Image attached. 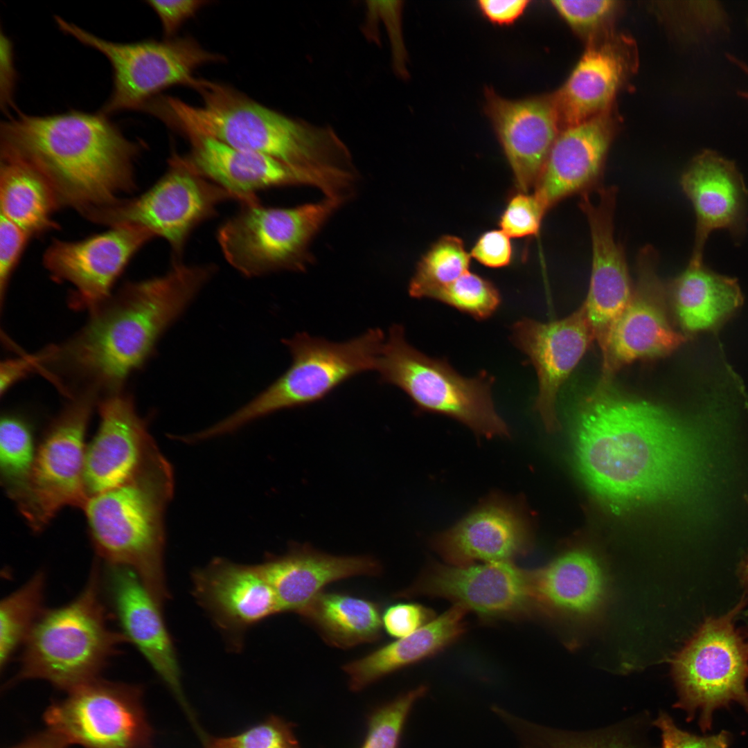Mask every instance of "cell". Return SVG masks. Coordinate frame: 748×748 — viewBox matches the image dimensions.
Returning <instances> with one entry per match:
<instances>
[{
    "mask_svg": "<svg viewBox=\"0 0 748 748\" xmlns=\"http://www.w3.org/2000/svg\"><path fill=\"white\" fill-rule=\"evenodd\" d=\"M574 436L582 479L612 513L677 501L694 486L697 455L688 427L610 382H600L582 400Z\"/></svg>",
    "mask_w": 748,
    "mask_h": 748,
    "instance_id": "6da1fadb",
    "label": "cell"
},
{
    "mask_svg": "<svg viewBox=\"0 0 748 748\" xmlns=\"http://www.w3.org/2000/svg\"><path fill=\"white\" fill-rule=\"evenodd\" d=\"M215 271L211 264L173 261L164 275L126 284L91 310L73 338L39 354L40 366L84 384L85 392L117 393Z\"/></svg>",
    "mask_w": 748,
    "mask_h": 748,
    "instance_id": "7a4b0ae2",
    "label": "cell"
},
{
    "mask_svg": "<svg viewBox=\"0 0 748 748\" xmlns=\"http://www.w3.org/2000/svg\"><path fill=\"white\" fill-rule=\"evenodd\" d=\"M141 146L101 112H18L1 126V151L27 162L48 184L60 208L84 217L135 190L134 161Z\"/></svg>",
    "mask_w": 748,
    "mask_h": 748,
    "instance_id": "3957f363",
    "label": "cell"
},
{
    "mask_svg": "<svg viewBox=\"0 0 748 748\" xmlns=\"http://www.w3.org/2000/svg\"><path fill=\"white\" fill-rule=\"evenodd\" d=\"M193 89L201 96L200 105L160 96L144 111L186 139H212L303 168H318L328 161L333 143L326 127L286 116L222 83L197 78Z\"/></svg>",
    "mask_w": 748,
    "mask_h": 748,
    "instance_id": "277c9868",
    "label": "cell"
},
{
    "mask_svg": "<svg viewBox=\"0 0 748 748\" xmlns=\"http://www.w3.org/2000/svg\"><path fill=\"white\" fill-rule=\"evenodd\" d=\"M173 490L172 467L161 454L127 482L88 497L82 508L98 559L134 571L161 607L170 597L164 515Z\"/></svg>",
    "mask_w": 748,
    "mask_h": 748,
    "instance_id": "5b68a950",
    "label": "cell"
},
{
    "mask_svg": "<svg viewBox=\"0 0 748 748\" xmlns=\"http://www.w3.org/2000/svg\"><path fill=\"white\" fill-rule=\"evenodd\" d=\"M96 559L82 591L67 604L45 609L22 645L15 679H41L70 691L97 678L121 645L102 599Z\"/></svg>",
    "mask_w": 748,
    "mask_h": 748,
    "instance_id": "8992f818",
    "label": "cell"
},
{
    "mask_svg": "<svg viewBox=\"0 0 748 748\" xmlns=\"http://www.w3.org/2000/svg\"><path fill=\"white\" fill-rule=\"evenodd\" d=\"M385 339L384 332L375 328L342 342L306 332L283 339L292 355L289 368L247 404L202 430L201 438L222 436L275 411L323 399L350 378L376 370Z\"/></svg>",
    "mask_w": 748,
    "mask_h": 748,
    "instance_id": "52a82bcc",
    "label": "cell"
},
{
    "mask_svg": "<svg viewBox=\"0 0 748 748\" xmlns=\"http://www.w3.org/2000/svg\"><path fill=\"white\" fill-rule=\"evenodd\" d=\"M376 370L382 382L402 390L421 411L451 417L488 438L509 435L492 400L494 377L486 371L461 375L447 361L409 344L400 325L390 328Z\"/></svg>",
    "mask_w": 748,
    "mask_h": 748,
    "instance_id": "ba28073f",
    "label": "cell"
},
{
    "mask_svg": "<svg viewBox=\"0 0 748 748\" xmlns=\"http://www.w3.org/2000/svg\"><path fill=\"white\" fill-rule=\"evenodd\" d=\"M345 202L326 197L292 208L241 204L218 229V243L227 262L247 277L304 271L313 261L312 240Z\"/></svg>",
    "mask_w": 748,
    "mask_h": 748,
    "instance_id": "9c48e42d",
    "label": "cell"
},
{
    "mask_svg": "<svg viewBox=\"0 0 748 748\" xmlns=\"http://www.w3.org/2000/svg\"><path fill=\"white\" fill-rule=\"evenodd\" d=\"M745 605L742 598L725 614L706 618L672 660L677 706L690 719L698 713L704 731L711 729L714 711L732 702L748 713V641L735 627Z\"/></svg>",
    "mask_w": 748,
    "mask_h": 748,
    "instance_id": "30bf717a",
    "label": "cell"
},
{
    "mask_svg": "<svg viewBox=\"0 0 748 748\" xmlns=\"http://www.w3.org/2000/svg\"><path fill=\"white\" fill-rule=\"evenodd\" d=\"M58 27L82 44L101 52L113 69V89L101 113L142 110L161 91L174 85L193 87L199 66L222 57L205 50L194 39L118 43L105 40L56 17Z\"/></svg>",
    "mask_w": 748,
    "mask_h": 748,
    "instance_id": "8fae6325",
    "label": "cell"
},
{
    "mask_svg": "<svg viewBox=\"0 0 748 748\" xmlns=\"http://www.w3.org/2000/svg\"><path fill=\"white\" fill-rule=\"evenodd\" d=\"M241 199L195 171L184 155L172 154L166 172L146 192L95 211L86 218L109 227L135 225L165 239L175 260L198 225L222 202Z\"/></svg>",
    "mask_w": 748,
    "mask_h": 748,
    "instance_id": "7c38bea8",
    "label": "cell"
},
{
    "mask_svg": "<svg viewBox=\"0 0 748 748\" xmlns=\"http://www.w3.org/2000/svg\"><path fill=\"white\" fill-rule=\"evenodd\" d=\"M96 395L82 393L51 422L37 445L29 479L15 501L28 526L43 530L63 508L87 499L85 435Z\"/></svg>",
    "mask_w": 748,
    "mask_h": 748,
    "instance_id": "4fadbf2b",
    "label": "cell"
},
{
    "mask_svg": "<svg viewBox=\"0 0 748 748\" xmlns=\"http://www.w3.org/2000/svg\"><path fill=\"white\" fill-rule=\"evenodd\" d=\"M45 714L48 730L85 748H148L152 731L136 686L98 678L69 691Z\"/></svg>",
    "mask_w": 748,
    "mask_h": 748,
    "instance_id": "5bb4252c",
    "label": "cell"
},
{
    "mask_svg": "<svg viewBox=\"0 0 748 748\" xmlns=\"http://www.w3.org/2000/svg\"><path fill=\"white\" fill-rule=\"evenodd\" d=\"M395 596L446 598L490 621L526 618L540 612L533 571L513 562L433 565Z\"/></svg>",
    "mask_w": 748,
    "mask_h": 748,
    "instance_id": "9a60e30c",
    "label": "cell"
},
{
    "mask_svg": "<svg viewBox=\"0 0 748 748\" xmlns=\"http://www.w3.org/2000/svg\"><path fill=\"white\" fill-rule=\"evenodd\" d=\"M190 150L184 155L199 174L238 197L241 204L258 202L256 193L274 187L310 186L327 197L346 196L353 188V174L343 169H306L273 157L235 149L201 136L188 139Z\"/></svg>",
    "mask_w": 748,
    "mask_h": 748,
    "instance_id": "2e32d148",
    "label": "cell"
},
{
    "mask_svg": "<svg viewBox=\"0 0 748 748\" xmlns=\"http://www.w3.org/2000/svg\"><path fill=\"white\" fill-rule=\"evenodd\" d=\"M654 250L646 247L637 258L638 282L632 298L601 344L603 376L609 382L623 366L636 360L670 355L687 337L671 325L662 305L666 287L656 272Z\"/></svg>",
    "mask_w": 748,
    "mask_h": 748,
    "instance_id": "e0dca14e",
    "label": "cell"
},
{
    "mask_svg": "<svg viewBox=\"0 0 748 748\" xmlns=\"http://www.w3.org/2000/svg\"><path fill=\"white\" fill-rule=\"evenodd\" d=\"M155 236L135 225H120L81 240H55L43 256L55 280L75 288L73 302L91 310L107 300L134 255Z\"/></svg>",
    "mask_w": 748,
    "mask_h": 748,
    "instance_id": "ac0fdd59",
    "label": "cell"
},
{
    "mask_svg": "<svg viewBox=\"0 0 748 748\" xmlns=\"http://www.w3.org/2000/svg\"><path fill=\"white\" fill-rule=\"evenodd\" d=\"M99 414L98 431L85 454L87 497L127 482L161 454L130 397L107 395Z\"/></svg>",
    "mask_w": 748,
    "mask_h": 748,
    "instance_id": "d6986e66",
    "label": "cell"
},
{
    "mask_svg": "<svg viewBox=\"0 0 748 748\" xmlns=\"http://www.w3.org/2000/svg\"><path fill=\"white\" fill-rule=\"evenodd\" d=\"M192 578L195 600L233 650L242 648L251 627L280 613L275 594L259 564L217 558L194 571Z\"/></svg>",
    "mask_w": 748,
    "mask_h": 748,
    "instance_id": "ffe728a7",
    "label": "cell"
},
{
    "mask_svg": "<svg viewBox=\"0 0 748 748\" xmlns=\"http://www.w3.org/2000/svg\"><path fill=\"white\" fill-rule=\"evenodd\" d=\"M512 339L534 366L538 381L535 409L549 431L558 427L557 396L562 385L595 340L582 305L562 319L540 322L522 318L512 328Z\"/></svg>",
    "mask_w": 748,
    "mask_h": 748,
    "instance_id": "44dd1931",
    "label": "cell"
},
{
    "mask_svg": "<svg viewBox=\"0 0 748 748\" xmlns=\"http://www.w3.org/2000/svg\"><path fill=\"white\" fill-rule=\"evenodd\" d=\"M616 195L615 188L598 186L582 193L579 204L589 224L592 251L583 304L599 346L633 293L624 251L614 237Z\"/></svg>",
    "mask_w": 748,
    "mask_h": 748,
    "instance_id": "7402d4cb",
    "label": "cell"
},
{
    "mask_svg": "<svg viewBox=\"0 0 748 748\" xmlns=\"http://www.w3.org/2000/svg\"><path fill=\"white\" fill-rule=\"evenodd\" d=\"M106 565L102 585L121 632L138 649L194 722V715L182 691L178 658L161 607L134 571L125 567Z\"/></svg>",
    "mask_w": 748,
    "mask_h": 748,
    "instance_id": "603a6c76",
    "label": "cell"
},
{
    "mask_svg": "<svg viewBox=\"0 0 748 748\" xmlns=\"http://www.w3.org/2000/svg\"><path fill=\"white\" fill-rule=\"evenodd\" d=\"M434 549L450 565L512 562L532 546L531 527L513 504L492 498L438 535Z\"/></svg>",
    "mask_w": 748,
    "mask_h": 748,
    "instance_id": "cb8c5ba5",
    "label": "cell"
},
{
    "mask_svg": "<svg viewBox=\"0 0 748 748\" xmlns=\"http://www.w3.org/2000/svg\"><path fill=\"white\" fill-rule=\"evenodd\" d=\"M696 216L691 258L703 260L706 241L714 230L726 229L736 240L747 222V190L734 162L712 150L693 158L680 180Z\"/></svg>",
    "mask_w": 748,
    "mask_h": 748,
    "instance_id": "d4e9b609",
    "label": "cell"
},
{
    "mask_svg": "<svg viewBox=\"0 0 748 748\" xmlns=\"http://www.w3.org/2000/svg\"><path fill=\"white\" fill-rule=\"evenodd\" d=\"M487 112L513 170L517 188H534L558 135L552 98L508 100L486 93Z\"/></svg>",
    "mask_w": 748,
    "mask_h": 748,
    "instance_id": "484cf974",
    "label": "cell"
},
{
    "mask_svg": "<svg viewBox=\"0 0 748 748\" xmlns=\"http://www.w3.org/2000/svg\"><path fill=\"white\" fill-rule=\"evenodd\" d=\"M610 141L609 123L600 115L558 134L534 187L546 211L565 197L598 187Z\"/></svg>",
    "mask_w": 748,
    "mask_h": 748,
    "instance_id": "4316f807",
    "label": "cell"
},
{
    "mask_svg": "<svg viewBox=\"0 0 748 748\" xmlns=\"http://www.w3.org/2000/svg\"><path fill=\"white\" fill-rule=\"evenodd\" d=\"M271 587L279 612L298 614L327 585L355 576H377L382 568L371 556H339L308 544H293L281 555L259 564Z\"/></svg>",
    "mask_w": 748,
    "mask_h": 748,
    "instance_id": "83f0119b",
    "label": "cell"
},
{
    "mask_svg": "<svg viewBox=\"0 0 748 748\" xmlns=\"http://www.w3.org/2000/svg\"><path fill=\"white\" fill-rule=\"evenodd\" d=\"M533 572L541 613L589 618L604 603L605 573L598 560L587 551L567 552Z\"/></svg>",
    "mask_w": 748,
    "mask_h": 748,
    "instance_id": "f1b7e54d",
    "label": "cell"
},
{
    "mask_svg": "<svg viewBox=\"0 0 748 748\" xmlns=\"http://www.w3.org/2000/svg\"><path fill=\"white\" fill-rule=\"evenodd\" d=\"M666 290L686 336L718 329L743 303L736 279L711 270L703 260L691 258Z\"/></svg>",
    "mask_w": 748,
    "mask_h": 748,
    "instance_id": "f546056e",
    "label": "cell"
},
{
    "mask_svg": "<svg viewBox=\"0 0 748 748\" xmlns=\"http://www.w3.org/2000/svg\"><path fill=\"white\" fill-rule=\"evenodd\" d=\"M626 54L612 42L589 46L553 97L565 128L600 115L612 100L627 70Z\"/></svg>",
    "mask_w": 748,
    "mask_h": 748,
    "instance_id": "4dcf8cb0",
    "label": "cell"
},
{
    "mask_svg": "<svg viewBox=\"0 0 748 748\" xmlns=\"http://www.w3.org/2000/svg\"><path fill=\"white\" fill-rule=\"evenodd\" d=\"M467 611L450 609L409 636L382 646L344 665L350 687L359 691L395 670L430 657L458 640L465 632Z\"/></svg>",
    "mask_w": 748,
    "mask_h": 748,
    "instance_id": "1f68e13d",
    "label": "cell"
},
{
    "mask_svg": "<svg viewBox=\"0 0 748 748\" xmlns=\"http://www.w3.org/2000/svg\"><path fill=\"white\" fill-rule=\"evenodd\" d=\"M380 605L368 599L322 591L299 613L331 646L346 649L382 636Z\"/></svg>",
    "mask_w": 748,
    "mask_h": 748,
    "instance_id": "d6a6232c",
    "label": "cell"
},
{
    "mask_svg": "<svg viewBox=\"0 0 748 748\" xmlns=\"http://www.w3.org/2000/svg\"><path fill=\"white\" fill-rule=\"evenodd\" d=\"M1 215L30 237L58 228L53 220L60 205L46 180L21 159L1 151Z\"/></svg>",
    "mask_w": 748,
    "mask_h": 748,
    "instance_id": "836d02e7",
    "label": "cell"
},
{
    "mask_svg": "<svg viewBox=\"0 0 748 748\" xmlns=\"http://www.w3.org/2000/svg\"><path fill=\"white\" fill-rule=\"evenodd\" d=\"M46 576L36 572L0 604V666H6L17 649L22 647L45 611Z\"/></svg>",
    "mask_w": 748,
    "mask_h": 748,
    "instance_id": "e575fe53",
    "label": "cell"
},
{
    "mask_svg": "<svg viewBox=\"0 0 748 748\" xmlns=\"http://www.w3.org/2000/svg\"><path fill=\"white\" fill-rule=\"evenodd\" d=\"M470 258L461 238L449 235L441 237L418 262L409 284V295L430 299L436 291L469 271Z\"/></svg>",
    "mask_w": 748,
    "mask_h": 748,
    "instance_id": "d590c367",
    "label": "cell"
},
{
    "mask_svg": "<svg viewBox=\"0 0 748 748\" xmlns=\"http://www.w3.org/2000/svg\"><path fill=\"white\" fill-rule=\"evenodd\" d=\"M37 446L31 427L22 418L5 415L0 425L1 481L14 501L24 489L35 463Z\"/></svg>",
    "mask_w": 748,
    "mask_h": 748,
    "instance_id": "8d00e7d4",
    "label": "cell"
},
{
    "mask_svg": "<svg viewBox=\"0 0 748 748\" xmlns=\"http://www.w3.org/2000/svg\"><path fill=\"white\" fill-rule=\"evenodd\" d=\"M504 723L514 734L519 748H636L611 733L580 734L542 727L508 713Z\"/></svg>",
    "mask_w": 748,
    "mask_h": 748,
    "instance_id": "74e56055",
    "label": "cell"
},
{
    "mask_svg": "<svg viewBox=\"0 0 748 748\" xmlns=\"http://www.w3.org/2000/svg\"><path fill=\"white\" fill-rule=\"evenodd\" d=\"M430 299L452 306L477 320L491 317L498 309L501 300L492 283L470 271L436 291Z\"/></svg>",
    "mask_w": 748,
    "mask_h": 748,
    "instance_id": "f35d334b",
    "label": "cell"
},
{
    "mask_svg": "<svg viewBox=\"0 0 748 748\" xmlns=\"http://www.w3.org/2000/svg\"><path fill=\"white\" fill-rule=\"evenodd\" d=\"M199 734L202 748H299L291 726L275 716L232 736L212 737L202 731Z\"/></svg>",
    "mask_w": 748,
    "mask_h": 748,
    "instance_id": "ab89813d",
    "label": "cell"
},
{
    "mask_svg": "<svg viewBox=\"0 0 748 748\" xmlns=\"http://www.w3.org/2000/svg\"><path fill=\"white\" fill-rule=\"evenodd\" d=\"M426 691L427 687L420 686L377 710L369 720L368 733L362 748H397L411 707Z\"/></svg>",
    "mask_w": 748,
    "mask_h": 748,
    "instance_id": "60d3db41",
    "label": "cell"
},
{
    "mask_svg": "<svg viewBox=\"0 0 748 748\" xmlns=\"http://www.w3.org/2000/svg\"><path fill=\"white\" fill-rule=\"evenodd\" d=\"M546 212L534 194L519 192L510 199L500 217L501 230L510 238L534 235Z\"/></svg>",
    "mask_w": 748,
    "mask_h": 748,
    "instance_id": "b9f144b4",
    "label": "cell"
},
{
    "mask_svg": "<svg viewBox=\"0 0 748 748\" xmlns=\"http://www.w3.org/2000/svg\"><path fill=\"white\" fill-rule=\"evenodd\" d=\"M31 237L1 215L0 295L3 300L11 276Z\"/></svg>",
    "mask_w": 748,
    "mask_h": 748,
    "instance_id": "7bdbcfd3",
    "label": "cell"
},
{
    "mask_svg": "<svg viewBox=\"0 0 748 748\" xmlns=\"http://www.w3.org/2000/svg\"><path fill=\"white\" fill-rule=\"evenodd\" d=\"M551 3L567 22L583 30L598 26L616 7V1L611 0H555Z\"/></svg>",
    "mask_w": 748,
    "mask_h": 748,
    "instance_id": "ee69618b",
    "label": "cell"
},
{
    "mask_svg": "<svg viewBox=\"0 0 748 748\" xmlns=\"http://www.w3.org/2000/svg\"><path fill=\"white\" fill-rule=\"evenodd\" d=\"M434 618L433 611L417 603H398L382 614L383 629L400 639L410 635Z\"/></svg>",
    "mask_w": 748,
    "mask_h": 748,
    "instance_id": "f6af8a7d",
    "label": "cell"
},
{
    "mask_svg": "<svg viewBox=\"0 0 748 748\" xmlns=\"http://www.w3.org/2000/svg\"><path fill=\"white\" fill-rule=\"evenodd\" d=\"M661 733V748H729L730 736L722 731L717 734L699 736L680 729L666 714L655 722Z\"/></svg>",
    "mask_w": 748,
    "mask_h": 748,
    "instance_id": "bcb514c9",
    "label": "cell"
},
{
    "mask_svg": "<svg viewBox=\"0 0 748 748\" xmlns=\"http://www.w3.org/2000/svg\"><path fill=\"white\" fill-rule=\"evenodd\" d=\"M512 252L510 238L501 229L491 230L479 238L470 256L486 267L499 268L509 265Z\"/></svg>",
    "mask_w": 748,
    "mask_h": 748,
    "instance_id": "7dc6e473",
    "label": "cell"
},
{
    "mask_svg": "<svg viewBox=\"0 0 748 748\" xmlns=\"http://www.w3.org/2000/svg\"><path fill=\"white\" fill-rule=\"evenodd\" d=\"M159 17L164 34L173 35L184 22L193 17L208 1L199 0L148 1Z\"/></svg>",
    "mask_w": 748,
    "mask_h": 748,
    "instance_id": "c3c4849f",
    "label": "cell"
},
{
    "mask_svg": "<svg viewBox=\"0 0 748 748\" xmlns=\"http://www.w3.org/2000/svg\"><path fill=\"white\" fill-rule=\"evenodd\" d=\"M529 3L528 0H480L478 6L490 21L497 24H510L522 15Z\"/></svg>",
    "mask_w": 748,
    "mask_h": 748,
    "instance_id": "681fc988",
    "label": "cell"
},
{
    "mask_svg": "<svg viewBox=\"0 0 748 748\" xmlns=\"http://www.w3.org/2000/svg\"><path fill=\"white\" fill-rule=\"evenodd\" d=\"M15 72L12 60V44L9 39L1 34V106L8 108L12 105V90Z\"/></svg>",
    "mask_w": 748,
    "mask_h": 748,
    "instance_id": "f907efd6",
    "label": "cell"
},
{
    "mask_svg": "<svg viewBox=\"0 0 748 748\" xmlns=\"http://www.w3.org/2000/svg\"><path fill=\"white\" fill-rule=\"evenodd\" d=\"M37 368L35 356L8 359L1 364V393L3 394L14 383Z\"/></svg>",
    "mask_w": 748,
    "mask_h": 748,
    "instance_id": "816d5d0a",
    "label": "cell"
},
{
    "mask_svg": "<svg viewBox=\"0 0 748 748\" xmlns=\"http://www.w3.org/2000/svg\"><path fill=\"white\" fill-rule=\"evenodd\" d=\"M66 745L63 740L48 730L14 748H66Z\"/></svg>",
    "mask_w": 748,
    "mask_h": 748,
    "instance_id": "f5cc1de1",
    "label": "cell"
},
{
    "mask_svg": "<svg viewBox=\"0 0 748 748\" xmlns=\"http://www.w3.org/2000/svg\"><path fill=\"white\" fill-rule=\"evenodd\" d=\"M740 578L748 595V556L743 562L739 571Z\"/></svg>",
    "mask_w": 748,
    "mask_h": 748,
    "instance_id": "db71d44e",
    "label": "cell"
},
{
    "mask_svg": "<svg viewBox=\"0 0 748 748\" xmlns=\"http://www.w3.org/2000/svg\"><path fill=\"white\" fill-rule=\"evenodd\" d=\"M730 59L732 61L735 62L736 63V64H738L740 67H741L742 69L748 74V66L747 64L742 63V62H740L739 60H737L736 59L733 58L731 56L730 57ZM740 94L744 98L748 99V92H742Z\"/></svg>",
    "mask_w": 748,
    "mask_h": 748,
    "instance_id": "11a10c76",
    "label": "cell"
}]
</instances>
